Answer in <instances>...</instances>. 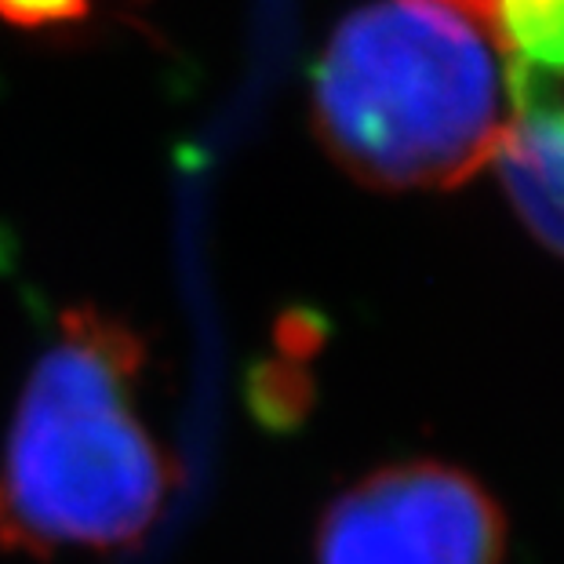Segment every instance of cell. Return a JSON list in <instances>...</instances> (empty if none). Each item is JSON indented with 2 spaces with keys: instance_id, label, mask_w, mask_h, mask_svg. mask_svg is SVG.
I'll list each match as a JSON object with an SVG mask.
<instances>
[{
  "instance_id": "6da1fadb",
  "label": "cell",
  "mask_w": 564,
  "mask_h": 564,
  "mask_svg": "<svg viewBox=\"0 0 564 564\" xmlns=\"http://www.w3.org/2000/svg\"><path fill=\"white\" fill-rule=\"evenodd\" d=\"M135 324L69 306L22 390L0 459V550H124L158 524L178 466L139 415Z\"/></svg>"
},
{
  "instance_id": "7a4b0ae2",
  "label": "cell",
  "mask_w": 564,
  "mask_h": 564,
  "mask_svg": "<svg viewBox=\"0 0 564 564\" xmlns=\"http://www.w3.org/2000/svg\"><path fill=\"white\" fill-rule=\"evenodd\" d=\"M488 33L434 0H376L314 69V128L371 189H452L496 158L502 91Z\"/></svg>"
},
{
  "instance_id": "3957f363",
  "label": "cell",
  "mask_w": 564,
  "mask_h": 564,
  "mask_svg": "<svg viewBox=\"0 0 564 564\" xmlns=\"http://www.w3.org/2000/svg\"><path fill=\"white\" fill-rule=\"evenodd\" d=\"M507 524L470 474L444 463L376 470L332 502L317 564H502Z\"/></svg>"
},
{
  "instance_id": "277c9868",
  "label": "cell",
  "mask_w": 564,
  "mask_h": 564,
  "mask_svg": "<svg viewBox=\"0 0 564 564\" xmlns=\"http://www.w3.org/2000/svg\"><path fill=\"white\" fill-rule=\"evenodd\" d=\"M91 0H0V15L19 26H47V22L84 19Z\"/></svg>"
},
{
  "instance_id": "5b68a950",
  "label": "cell",
  "mask_w": 564,
  "mask_h": 564,
  "mask_svg": "<svg viewBox=\"0 0 564 564\" xmlns=\"http://www.w3.org/2000/svg\"><path fill=\"white\" fill-rule=\"evenodd\" d=\"M434 4H444V8L459 11L463 19H470L474 26H481L491 37V22H496V0H434Z\"/></svg>"
}]
</instances>
